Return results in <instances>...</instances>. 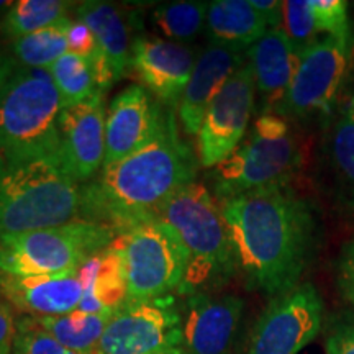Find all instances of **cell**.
Wrapping results in <instances>:
<instances>
[{"instance_id": "cell-1", "label": "cell", "mask_w": 354, "mask_h": 354, "mask_svg": "<svg viewBox=\"0 0 354 354\" xmlns=\"http://www.w3.org/2000/svg\"><path fill=\"white\" fill-rule=\"evenodd\" d=\"M218 203L248 289L274 299L297 287L318 245L312 203L290 185Z\"/></svg>"}, {"instance_id": "cell-2", "label": "cell", "mask_w": 354, "mask_h": 354, "mask_svg": "<svg viewBox=\"0 0 354 354\" xmlns=\"http://www.w3.org/2000/svg\"><path fill=\"white\" fill-rule=\"evenodd\" d=\"M197 159L179 138L176 118L165 110L148 145L81 185L82 220L113 228L118 236L154 220L176 194L196 183Z\"/></svg>"}, {"instance_id": "cell-3", "label": "cell", "mask_w": 354, "mask_h": 354, "mask_svg": "<svg viewBox=\"0 0 354 354\" xmlns=\"http://www.w3.org/2000/svg\"><path fill=\"white\" fill-rule=\"evenodd\" d=\"M156 218L172 227L187 254L180 295L214 294L240 272L220 203L203 184L194 183L176 194Z\"/></svg>"}, {"instance_id": "cell-4", "label": "cell", "mask_w": 354, "mask_h": 354, "mask_svg": "<svg viewBox=\"0 0 354 354\" xmlns=\"http://www.w3.org/2000/svg\"><path fill=\"white\" fill-rule=\"evenodd\" d=\"M63 110L50 69L17 64L0 95V153L8 166L46 161L61 169Z\"/></svg>"}, {"instance_id": "cell-5", "label": "cell", "mask_w": 354, "mask_h": 354, "mask_svg": "<svg viewBox=\"0 0 354 354\" xmlns=\"http://www.w3.org/2000/svg\"><path fill=\"white\" fill-rule=\"evenodd\" d=\"M305 162V149L289 120L277 113H261L236 149L212 167L209 179L216 202L289 187Z\"/></svg>"}, {"instance_id": "cell-6", "label": "cell", "mask_w": 354, "mask_h": 354, "mask_svg": "<svg viewBox=\"0 0 354 354\" xmlns=\"http://www.w3.org/2000/svg\"><path fill=\"white\" fill-rule=\"evenodd\" d=\"M81 207V185L46 161L7 166L0 176V236L69 223Z\"/></svg>"}, {"instance_id": "cell-7", "label": "cell", "mask_w": 354, "mask_h": 354, "mask_svg": "<svg viewBox=\"0 0 354 354\" xmlns=\"http://www.w3.org/2000/svg\"><path fill=\"white\" fill-rule=\"evenodd\" d=\"M117 232L91 220L0 236V272L8 276H56L77 269L117 240Z\"/></svg>"}, {"instance_id": "cell-8", "label": "cell", "mask_w": 354, "mask_h": 354, "mask_svg": "<svg viewBox=\"0 0 354 354\" xmlns=\"http://www.w3.org/2000/svg\"><path fill=\"white\" fill-rule=\"evenodd\" d=\"M353 41L323 35L300 55L297 71L277 115L286 120L330 125L346 81Z\"/></svg>"}, {"instance_id": "cell-9", "label": "cell", "mask_w": 354, "mask_h": 354, "mask_svg": "<svg viewBox=\"0 0 354 354\" xmlns=\"http://www.w3.org/2000/svg\"><path fill=\"white\" fill-rule=\"evenodd\" d=\"M118 240L125 254L128 300L149 302L179 289L187 269V254L166 221H145Z\"/></svg>"}, {"instance_id": "cell-10", "label": "cell", "mask_w": 354, "mask_h": 354, "mask_svg": "<svg viewBox=\"0 0 354 354\" xmlns=\"http://www.w3.org/2000/svg\"><path fill=\"white\" fill-rule=\"evenodd\" d=\"M323 300L313 284H299L271 299L248 342L246 354H299L320 333Z\"/></svg>"}, {"instance_id": "cell-11", "label": "cell", "mask_w": 354, "mask_h": 354, "mask_svg": "<svg viewBox=\"0 0 354 354\" xmlns=\"http://www.w3.org/2000/svg\"><path fill=\"white\" fill-rule=\"evenodd\" d=\"M183 315L171 300H128L113 312L97 354H156L183 344Z\"/></svg>"}, {"instance_id": "cell-12", "label": "cell", "mask_w": 354, "mask_h": 354, "mask_svg": "<svg viewBox=\"0 0 354 354\" xmlns=\"http://www.w3.org/2000/svg\"><path fill=\"white\" fill-rule=\"evenodd\" d=\"M256 107V86L250 63L228 79L212 100L197 133V159L203 167H215L232 154L246 136Z\"/></svg>"}, {"instance_id": "cell-13", "label": "cell", "mask_w": 354, "mask_h": 354, "mask_svg": "<svg viewBox=\"0 0 354 354\" xmlns=\"http://www.w3.org/2000/svg\"><path fill=\"white\" fill-rule=\"evenodd\" d=\"M105 122V94L100 91L61 112V171L74 183H88L104 166Z\"/></svg>"}, {"instance_id": "cell-14", "label": "cell", "mask_w": 354, "mask_h": 354, "mask_svg": "<svg viewBox=\"0 0 354 354\" xmlns=\"http://www.w3.org/2000/svg\"><path fill=\"white\" fill-rule=\"evenodd\" d=\"M245 300L234 294L185 297L183 346L187 354H233L241 331Z\"/></svg>"}, {"instance_id": "cell-15", "label": "cell", "mask_w": 354, "mask_h": 354, "mask_svg": "<svg viewBox=\"0 0 354 354\" xmlns=\"http://www.w3.org/2000/svg\"><path fill=\"white\" fill-rule=\"evenodd\" d=\"M197 51L189 44L158 37H136L131 41L130 68L146 91L161 104L179 105L194 66Z\"/></svg>"}, {"instance_id": "cell-16", "label": "cell", "mask_w": 354, "mask_h": 354, "mask_svg": "<svg viewBox=\"0 0 354 354\" xmlns=\"http://www.w3.org/2000/svg\"><path fill=\"white\" fill-rule=\"evenodd\" d=\"M165 110L161 102H154L143 86H130L115 95L105 122L102 169L148 145L159 130Z\"/></svg>"}, {"instance_id": "cell-17", "label": "cell", "mask_w": 354, "mask_h": 354, "mask_svg": "<svg viewBox=\"0 0 354 354\" xmlns=\"http://www.w3.org/2000/svg\"><path fill=\"white\" fill-rule=\"evenodd\" d=\"M246 51L210 44L197 57L179 105V118L189 136H197L212 100L228 79L246 64Z\"/></svg>"}, {"instance_id": "cell-18", "label": "cell", "mask_w": 354, "mask_h": 354, "mask_svg": "<svg viewBox=\"0 0 354 354\" xmlns=\"http://www.w3.org/2000/svg\"><path fill=\"white\" fill-rule=\"evenodd\" d=\"M77 272L56 276H8L0 272V297L30 317L66 315L81 304Z\"/></svg>"}, {"instance_id": "cell-19", "label": "cell", "mask_w": 354, "mask_h": 354, "mask_svg": "<svg viewBox=\"0 0 354 354\" xmlns=\"http://www.w3.org/2000/svg\"><path fill=\"white\" fill-rule=\"evenodd\" d=\"M246 57L253 69L261 113H276L295 76L300 56L284 30L272 28L248 48Z\"/></svg>"}, {"instance_id": "cell-20", "label": "cell", "mask_w": 354, "mask_h": 354, "mask_svg": "<svg viewBox=\"0 0 354 354\" xmlns=\"http://www.w3.org/2000/svg\"><path fill=\"white\" fill-rule=\"evenodd\" d=\"M76 15L94 33L97 44L113 71L115 81L125 77L130 68L131 44L128 20L123 12L113 3L88 0L79 3Z\"/></svg>"}, {"instance_id": "cell-21", "label": "cell", "mask_w": 354, "mask_h": 354, "mask_svg": "<svg viewBox=\"0 0 354 354\" xmlns=\"http://www.w3.org/2000/svg\"><path fill=\"white\" fill-rule=\"evenodd\" d=\"M268 30V24L248 0H215L209 3L205 32L212 44L248 51Z\"/></svg>"}, {"instance_id": "cell-22", "label": "cell", "mask_w": 354, "mask_h": 354, "mask_svg": "<svg viewBox=\"0 0 354 354\" xmlns=\"http://www.w3.org/2000/svg\"><path fill=\"white\" fill-rule=\"evenodd\" d=\"M325 138L323 154L331 189L339 203L354 210V97L335 115Z\"/></svg>"}, {"instance_id": "cell-23", "label": "cell", "mask_w": 354, "mask_h": 354, "mask_svg": "<svg viewBox=\"0 0 354 354\" xmlns=\"http://www.w3.org/2000/svg\"><path fill=\"white\" fill-rule=\"evenodd\" d=\"M128 299L125 254L120 240L100 253V268L95 284L82 294L81 304L76 310L86 313L115 312Z\"/></svg>"}, {"instance_id": "cell-24", "label": "cell", "mask_w": 354, "mask_h": 354, "mask_svg": "<svg viewBox=\"0 0 354 354\" xmlns=\"http://www.w3.org/2000/svg\"><path fill=\"white\" fill-rule=\"evenodd\" d=\"M113 312L86 313L81 310L53 317H32L57 343L77 354H97L105 326Z\"/></svg>"}, {"instance_id": "cell-25", "label": "cell", "mask_w": 354, "mask_h": 354, "mask_svg": "<svg viewBox=\"0 0 354 354\" xmlns=\"http://www.w3.org/2000/svg\"><path fill=\"white\" fill-rule=\"evenodd\" d=\"M71 24L73 20L64 17L48 28L15 39L12 43V51L17 63L26 68L50 69L61 56L69 53L68 32Z\"/></svg>"}, {"instance_id": "cell-26", "label": "cell", "mask_w": 354, "mask_h": 354, "mask_svg": "<svg viewBox=\"0 0 354 354\" xmlns=\"http://www.w3.org/2000/svg\"><path fill=\"white\" fill-rule=\"evenodd\" d=\"M69 6L61 0H19L2 17L0 32L15 41L68 17L66 12Z\"/></svg>"}, {"instance_id": "cell-27", "label": "cell", "mask_w": 354, "mask_h": 354, "mask_svg": "<svg viewBox=\"0 0 354 354\" xmlns=\"http://www.w3.org/2000/svg\"><path fill=\"white\" fill-rule=\"evenodd\" d=\"M207 2H171L154 8L151 21L169 41L184 43L196 39L207 24Z\"/></svg>"}, {"instance_id": "cell-28", "label": "cell", "mask_w": 354, "mask_h": 354, "mask_svg": "<svg viewBox=\"0 0 354 354\" xmlns=\"http://www.w3.org/2000/svg\"><path fill=\"white\" fill-rule=\"evenodd\" d=\"M50 73L64 109L81 104L99 92L91 61L76 53L69 51L61 56L51 66Z\"/></svg>"}, {"instance_id": "cell-29", "label": "cell", "mask_w": 354, "mask_h": 354, "mask_svg": "<svg viewBox=\"0 0 354 354\" xmlns=\"http://www.w3.org/2000/svg\"><path fill=\"white\" fill-rule=\"evenodd\" d=\"M282 30L299 56L322 38L310 0L282 2Z\"/></svg>"}, {"instance_id": "cell-30", "label": "cell", "mask_w": 354, "mask_h": 354, "mask_svg": "<svg viewBox=\"0 0 354 354\" xmlns=\"http://www.w3.org/2000/svg\"><path fill=\"white\" fill-rule=\"evenodd\" d=\"M13 354H77L64 348L35 323L30 315L17 320V336Z\"/></svg>"}, {"instance_id": "cell-31", "label": "cell", "mask_w": 354, "mask_h": 354, "mask_svg": "<svg viewBox=\"0 0 354 354\" xmlns=\"http://www.w3.org/2000/svg\"><path fill=\"white\" fill-rule=\"evenodd\" d=\"M318 28L323 35H330L353 41L348 17V2L344 0H310Z\"/></svg>"}, {"instance_id": "cell-32", "label": "cell", "mask_w": 354, "mask_h": 354, "mask_svg": "<svg viewBox=\"0 0 354 354\" xmlns=\"http://www.w3.org/2000/svg\"><path fill=\"white\" fill-rule=\"evenodd\" d=\"M325 348L326 354H354V310L331 318Z\"/></svg>"}, {"instance_id": "cell-33", "label": "cell", "mask_w": 354, "mask_h": 354, "mask_svg": "<svg viewBox=\"0 0 354 354\" xmlns=\"http://www.w3.org/2000/svg\"><path fill=\"white\" fill-rule=\"evenodd\" d=\"M336 289L343 300L354 307V240L344 243L335 263Z\"/></svg>"}, {"instance_id": "cell-34", "label": "cell", "mask_w": 354, "mask_h": 354, "mask_svg": "<svg viewBox=\"0 0 354 354\" xmlns=\"http://www.w3.org/2000/svg\"><path fill=\"white\" fill-rule=\"evenodd\" d=\"M68 43L71 53H76V55H81L84 57H87V59L94 55L97 48H99L92 30L79 19L73 20V24L69 26Z\"/></svg>"}, {"instance_id": "cell-35", "label": "cell", "mask_w": 354, "mask_h": 354, "mask_svg": "<svg viewBox=\"0 0 354 354\" xmlns=\"http://www.w3.org/2000/svg\"><path fill=\"white\" fill-rule=\"evenodd\" d=\"M15 308L0 297V354H13V343L17 336Z\"/></svg>"}, {"instance_id": "cell-36", "label": "cell", "mask_w": 354, "mask_h": 354, "mask_svg": "<svg viewBox=\"0 0 354 354\" xmlns=\"http://www.w3.org/2000/svg\"><path fill=\"white\" fill-rule=\"evenodd\" d=\"M254 10L263 17L268 28H282V2L277 0H250Z\"/></svg>"}, {"instance_id": "cell-37", "label": "cell", "mask_w": 354, "mask_h": 354, "mask_svg": "<svg viewBox=\"0 0 354 354\" xmlns=\"http://www.w3.org/2000/svg\"><path fill=\"white\" fill-rule=\"evenodd\" d=\"M17 61L13 59L12 56H8L6 51L0 48V95H2L3 88H6V84L8 79H10L13 69L17 68Z\"/></svg>"}, {"instance_id": "cell-38", "label": "cell", "mask_w": 354, "mask_h": 354, "mask_svg": "<svg viewBox=\"0 0 354 354\" xmlns=\"http://www.w3.org/2000/svg\"><path fill=\"white\" fill-rule=\"evenodd\" d=\"M156 354H187V353H185L184 348H169V349H165V351H159Z\"/></svg>"}, {"instance_id": "cell-39", "label": "cell", "mask_w": 354, "mask_h": 354, "mask_svg": "<svg viewBox=\"0 0 354 354\" xmlns=\"http://www.w3.org/2000/svg\"><path fill=\"white\" fill-rule=\"evenodd\" d=\"M7 166H8V162H7V159H6V156H3L2 153H0V176L3 174V172H6V169H7Z\"/></svg>"}, {"instance_id": "cell-40", "label": "cell", "mask_w": 354, "mask_h": 354, "mask_svg": "<svg viewBox=\"0 0 354 354\" xmlns=\"http://www.w3.org/2000/svg\"><path fill=\"white\" fill-rule=\"evenodd\" d=\"M12 7V2H0V8H10Z\"/></svg>"}]
</instances>
